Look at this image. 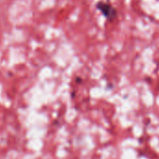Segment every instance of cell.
Returning a JSON list of instances; mask_svg holds the SVG:
<instances>
[{
	"mask_svg": "<svg viewBox=\"0 0 159 159\" xmlns=\"http://www.w3.org/2000/svg\"><path fill=\"white\" fill-rule=\"evenodd\" d=\"M98 10L104 15V17H106V19L108 20H113L116 17V10L109 3L107 2H98L97 5Z\"/></svg>",
	"mask_w": 159,
	"mask_h": 159,
	"instance_id": "6da1fadb",
	"label": "cell"
}]
</instances>
